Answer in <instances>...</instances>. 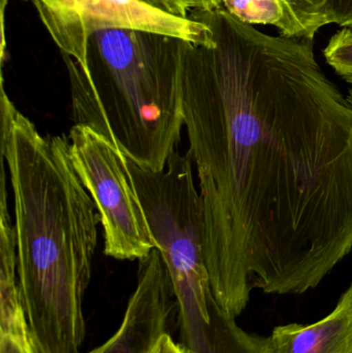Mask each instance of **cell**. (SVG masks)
<instances>
[{
  "mask_svg": "<svg viewBox=\"0 0 352 353\" xmlns=\"http://www.w3.org/2000/svg\"><path fill=\"white\" fill-rule=\"evenodd\" d=\"M268 353H352V283L322 319L275 327Z\"/></svg>",
  "mask_w": 352,
  "mask_h": 353,
  "instance_id": "cell-7",
  "label": "cell"
},
{
  "mask_svg": "<svg viewBox=\"0 0 352 353\" xmlns=\"http://www.w3.org/2000/svg\"><path fill=\"white\" fill-rule=\"evenodd\" d=\"M182 110L215 298L237 319L253 290L303 294L352 251V109L310 39L272 37L223 6L192 10Z\"/></svg>",
  "mask_w": 352,
  "mask_h": 353,
  "instance_id": "cell-1",
  "label": "cell"
},
{
  "mask_svg": "<svg viewBox=\"0 0 352 353\" xmlns=\"http://www.w3.org/2000/svg\"><path fill=\"white\" fill-rule=\"evenodd\" d=\"M152 353H187L181 344H177L169 334L161 336Z\"/></svg>",
  "mask_w": 352,
  "mask_h": 353,
  "instance_id": "cell-14",
  "label": "cell"
},
{
  "mask_svg": "<svg viewBox=\"0 0 352 353\" xmlns=\"http://www.w3.org/2000/svg\"><path fill=\"white\" fill-rule=\"evenodd\" d=\"M140 1L180 18H189L190 12L194 10V3L192 0H140Z\"/></svg>",
  "mask_w": 352,
  "mask_h": 353,
  "instance_id": "cell-12",
  "label": "cell"
},
{
  "mask_svg": "<svg viewBox=\"0 0 352 353\" xmlns=\"http://www.w3.org/2000/svg\"><path fill=\"white\" fill-rule=\"evenodd\" d=\"M14 194L18 277L39 353H82L83 301L97 246L96 205L65 136H41L17 110L1 125Z\"/></svg>",
  "mask_w": 352,
  "mask_h": 353,
  "instance_id": "cell-2",
  "label": "cell"
},
{
  "mask_svg": "<svg viewBox=\"0 0 352 353\" xmlns=\"http://www.w3.org/2000/svg\"><path fill=\"white\" fill-rule=\"evenodd\" d=\"M68 141L74 169L101 218L103 253L119 261L144 259L156 245L123 153L105 137L82 124L70 128Z\"/></svg>",
  "mask_w": 352,
  "mask_h": 353,
  "instance_id": "cell-4",
  "label": "cell"
},
{
  "mask_svg": "<svg viewBox=\"0 0 352 353\" xmlns=\"http://www.w3.org/2000/svg\"><path fill=\"white\" fill-rule=\"evenodd\" d=\"M183 41L107 29L89 39L86 68L61 53L76 124L105 137L136 165L163 171L184 125Z\"/></svg>",
  "mask_w": 352,
  "mask_h": 353,
  "instance_id": "cell-3",
  "label": "cell"
},
{
  "mask_svg": "<svg viewBox=\"0 0 352 353\" xmlns=\"http://www.w3.org/2000/svg\"><path fill=\"white\" fill-rule=\"evenodd\" d=\"M0 353H39V352L33 341L31 334L23 336L0 334Z\"/></svg>",
  "mask_w": 352,
  "mask_h": 353,
  "instance_id": "cell-11",
  "label": "cell"
},
{
  "mask_svg": "<svg viewBox=\"0 0 352 353\" xmlns=\"http://www.w3.org/2000/svg\"><path fill=\"white\" fill-rule=\"evenodd\" d=\"M8 0H1L0 3V8H1V34H6L4 32V10H6V4H8Z\"/></svg>",
  "mask_w": 352,
  "mask_h": 353,
  "instance_id": "cell-16",
  "label": "cell"
},
{
  "mask_svg": "<svg viewBox=\"0 0 352 353\" xmlns=\"http://www.w3.org/2000/svg\"><path fill=\"white\" fill-rule=\"evenodd\" d=\"M303 29L304 39H313L315 33L331 23V0H284Z\"/></svg>",
  "mask_w": 352,
  "mask_h": 353,
  "instance_id": "cell-9",
  "label": "cell"
},
{
  "mask_svg": "<svg viewBox=\"0 0 352 353\" xmlns=\"http://www.w3.org/2000/svg\"><path fill=\"white\" fill-rule=\"evenodd\" d=\"M346 101L352 109V84L351 88L349 89V93H347L346 95Z\"/></svg>",
  "mask_w": 352,
  "mask_h": 353,
  "instance_id": "cell-17",
  "label": "cell"
},
{
  "mask_svg": "<svg viewBox=\"0 0 352 353\" xmlns=\"http://www.w3.org/2000/svg\"><path fill=\"white\" fill-rule=\"evenodd\" d=\"M324 55L329 65L352 84V29L349 27L337 31L324 49Z\"/></svg>",
  "mask_w": 352,
  "mask_h": 353,
  "instance_id": "cell-10",
  "label": "cell"
},
{
  "mask_svg": "<svg viewBox=\"0 0 352 353\" xmlns=\"http://www.w3.org/2000/svg\"><path fill=\"white\" fill-rule=\"evenodd\" d=\"M194 10H211L221 6L220 0H192Z\"/></svg>",
  "mask_w": 352,
  "mask_h": 353,
  "instance_id": "cell-15",
  "label": "cell"
},
{
  "mask_svg": "<svg viewBox=\"0 0 352 353\" xmlns=\"http://www.w3.org/2000/svg\"><path fill=\"white\" fill-rule=\"evenodd\" d=\"M221 6L246 24L271 25L281 37L304 39L303 29L284 0H220Z\"/></svg>",
  "mask_w": 352,
  "mask_h": 353,
  "instance_id": "cell-8",
  "label": "cell"
},
{
  "mask_svg": "<svg viewBox=\"0 0 352 353\" xmlns=\"http://www.w3.org/2000/svg\"><path fill=\"white\" fill-rule=\"evenodd\" d=\"M331 23L352 28V0H331Z\"/></svg>",
  "mask_w": 352,
  "mask_h": 353,
  "instance_id": "cell-13",
  "label": "cell"
},
{
  "mask_svg": "<svg viewBox=\"0 0 352 353\" xmlns=\"http://www.w3.org/2000/svg\"><path fill=\"white\" fill-rule=\"evenodd\" d=\"M138 283L118 331L87 353H152L169 334L177 315V301L167 265L158 249L140 259Z\"/></svg>",
  "mask_w": 352,
  "mask_h": 353,
  "instance_id": "cell-6",
  "label": "cell"
},
{
  "mask_svg": "<svg viewBox=\"0 0 352 353\" xmlns=\"http://www.w3.org/2000/svg\"><path fill=\"white\" fill-rule=\"evenodd\" d=\"M43 26L61 53L87 64L89 39L99 31L128 29L211 45L206 23L180 18L140 0H32Z\"/></svg>",
  "mask_w": 352,
  "mask_h": 353,
  "instance_id": "cell-5",
  "label": "cell"
}]
</instances>
